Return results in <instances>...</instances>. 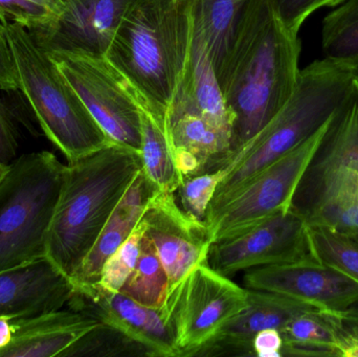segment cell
Wrapping results in <instances>:
<instances>
[{"label": "cell", "instance_id": "cell-1", "mask_svg": "<svg viewBox=\"0 0 358 357\" xmlns=\"http://www.w3.org/2000/svg\"><path fill=\"white\" fill-rule=\"evenodd\" d=\"M195 14L196 0H138L105 54L167 126L191 59Z\"/></svg>", "mask_w": 358, "mask_h": 357}, {"label": "cell", "instance_id": "cell-2", "mask_svg": "<svg viewBox=\"0 0 358 357\" xmlns=\"http://www.w3.org/2000/svg\"><path fill=\"white\" fill-rule=\"evenodd\" d=\"M142 168L140 152L115 143L65 168L46 238V258L69 280Z\"/></svg>", "mask_w": 358, "mask_h": 357}, {"label": "cell", "instance_id": "cell-3", "mask_svg": "<svg viewBox=\"0 0 358 357\" xmlns=\"http://www.w3.org/2000/svg\"><path fill=\"white\" fill-rule=\"evenodd\" d=\"M357 78L353 67L327 58L301 69L298 85L287 104L231 155L224 167L227 175L217 188L206 217L220 209L259 172L325 125L348 96Z\"/></svg>", "mask_w": 358, "mask_h": 357}, {"label": "cell", "instance_id": "cell-4", "mask_svg": "<svg viewBox=\"0 0 358 357\" xmlns=\"http://www.w3.org/2000/svg\"><path fill=\"white\" fill-rule=\"evenodd\" d=\"M18 80L46 138L66 157L78 161L111 144L48 52L19 23L0 15Z\"/></svg>", "mask_w": 358, "mask_h": 357}, {"label": "cell", "instance_id": "cell-5", "mask_svg": "<svg viewBox=\"0 0 358 357\" xmlns=\"http://www.w3.org/2000/svg\"><path fill=\"white\" fill-rule=\"evenodd\" d=\"M301 50L299 34L286 29L275 14L236 65L223 88L233 117L231 155L292 98L300 75Z\"/></svg>", "mask_w": 358, "mask_h": 357}, {"label": "cell", "instance_id": "cell-6", "mask_svg": "<svg viewBox=\"0 0 358 357\" xmlns=\"http://www.w3.org/2000/svg\"><path fill=\"white\" fill-rule=\"evenodd\" d=\"M292 209L309 226L358 235V78L332 117Z\"/></svg>", "mask_w": 358, "mask_h": 357}, {"label": "cell", "instance_id": "cell-7", "mask_svg": "<svg viewBox=\"0 0 358 357\" xmlns=\"http://www.w3.org/2000/svg\"><path fill=\"white\" fill-rule=\"evenodd\" d=\"M66 166L48 151L21 155L0 182V270L46 257Z\"/></svg>", "mask_w": 358, "mask_h": 357}, {"label": "cell", "instance_id": "cell-8", "mask_svg": "<svg viewBox=\"0 0 358 357\" xmlns=\"http://www.w3.org/2000/svg\"><path fill=\"white\" fill-rule=\"evenodd\" d=\"M331 119L287 154L259 172L206 218L213 242L245 232L292 209L296 189L315 159Z\"/></svg>", "mask_w": 358, "mask_h": 357}, {"label": "cell", "instance_id": "cell-9", "mask_svg": "<svg viewBox=\"0 0 358 357\" xmlns=\"http://www.w3.org/2000/svg\"><path fill=\"white\" fill-rule=\"evenodd\" d=\"M248 304V289L213 270L196 266L168 291L162 306L178 357H192Z\"/></svg>", "mask_w": 358, "mask_h": 357}, {"label": "cell", "instance_id": "cell-10", "mask_svg": "<svg viewBox=\"0 0 358 357\" xmlns=\"http://www.w3.org/2000/svg\"><path fill=\"white\" fill-rule=\"evenodd\" d=\"M48 54L111 142L141 153V104L129 80L105 56Z\"/></svg>", "mask_w": 358, "mask_h": 357}, {"label": "cell", "instance_id": "cell-11", "mask_svg": "<svg viewBox=\"0 0 358 357\" xmlns=\"http://www.w3.org/2000/svg\"><path fill=\"white\" fill-rule=\"evenodd\" d=\"M313 258L309 226L294 209L277 214L245 232L214 241L208 263L227 277L242 270Z\"/></svg>", "mask_w": 358, "mask_h": 357}, {"label": "cell", "instance_id": "cell-12", "mask_svg": "<svg viewBox=\"0 0 358 357\" xmlns=\"http://www.w3.org/2000/svg\"><path fill=\"white\" fill-rule=\"evenodd\" d=\"M245 289L279 293L338 318L358 316V281L315 258L246 270Z\"/></svg>", "mask_w": 358, "mask_h": 357}, {"label": "cell", "instance_id": "cell-13", "mask_svg": "<svg viewBox=\"0 0 358 357\" xmlns=\"http://www.w3.org/2000/svg\"><path fill=\"white\" fill-rule=\"evenodd\" d=\"M275 0H196L200 29L221 88L275 12Z\"/></svg>", "mask_w": 358, "mask_h": 357}, {"label": "cell", "instance_id": "cell-14", "mask_svg": "<svg viewBox=\"0 0 358 357\" xmlns=\"http://www.w3.org/2000/svg\"><path fill=\"white\" fill-rule=\"evenodd\" d=\"M169 279V291L196 266L208 262L213 241L206 222L185 213L176 193L157 195L142 218Z\"/></svg>", "mask_w": 358, "mask_h": 357}, {"label": "cell", "instance_id": "cell-15", "mask_svg": "<svg viewBox=\"0 0 358 357\" xmlns=\"http://www.w3.org/2000/svg\"><path fill=\"white\" fill-rule=\"evenodd\" d=\"M138 0H62L55 24L31 29L46 52H81L105 56L124 17Z\"/></svg>", "mask_w": 358, "mask_h": 357}, {"label": "cell", "instance_id": "cell-16", "mask_svg": "<svg viewBox=\"0 0 358 357\" xmlns=\"http://www.w3.org/2000/svg\"><path fill=\"white\" fill-rule=\"evenodd\" d=\"M67 305L73 312L127 333L146 346L153 357H178L162 309L143 305L122 293L105 291L98 284L73 289Z\"/></svg>", "mask_w": 358, "mask_h": 357}, {"label": "cell", "instance_id": "cell-17", "mask_svg": "<svg viewBox=\"0 0 358 357\" xmlns=\"http://www.w3.org/2000/svg\"><path fill=\"white\" fill-rule=\"evenodd\" d=\"M317 308L279 293L248 289V304L194 356H254L252 340L265 329L281 330L292 319Z\"/></svg>", "mask_w": 358, "mask_h": 357}, {"label": "cell", "instance_id": "cell-18", "mask_svg": "<svg viewBox=\"0 0 358 357\" xmlns=\"http://www.w3.org/2000/svg\"><path fill=\"white\" fill-rule=\"evenodd\" d=\"M73 291L71 281L46 257L0 270V316L16 320L57 312Z\"/></svg>", "mask_w": 358, "mask_h": 357}, {"label": "cell", "instance_id": "cell-19", "mask_svg": "<svg viewBox=\"0 0 358 357\" xmlns=\"http://www.w3.org/2000/svg\"><path fill=\"white\" fill-rule=\"evenodd\" d=\"M159 193L157 187L141 170L115 205L94 247L71 278L73 289L99 282L105 262L136 230Z\"/></svg>", "mask_w": 358, "mask_h": 357}, {"label": "cell", "instance_id": "cell-20", "mask_svg": "<svg viewBox=\"0 0 358 357\" xmlns=\"http://www.w3.org/2000/svg\"><path fill=\"white\" fill-rule=\"evenodd\" d=\"M183 113L203 117L231 138L233 117L215 73L206 40L196 25L189 66L172 103L168 119Z\"/></svg>", "mask_w": 358, "mask_h": 357}, {"label": "cell", "instance_id": "cell-21", "mask_svg": "<svg viewBox=\"0 0 358 357\" xmlns=\"http://www.w3.org/2000/svg\"><path fill=\"white\" fill-rule=\"evenodd\" d=\"M98 323L71 309L12 320V341L0 357H58Z\"/></svg>", "mask_w": 358, "mask_h": 357}, {"label": "cell", "instance_id": "cell-22", "mask_svg": "<svg viewBox=\"0 0 358 357\" xmlns=\"http://www.w3.org/2000/svg\"><path fill=\"white\" fill-rule=\"evenodd\" d=\"M168 128L172 150L183 149L195 155L204 172L227 167L231 155V136L191 113L170 117Z\"/></svg>", "mask_w": 358, "mask_h": 357}, {"label": "cell", "instance_id": "cell-23", "mask_svg": "<svg viewBox=\"0 0 358 357\" xmlns=\"http://www.w3.org/2000/svg\"><path fill=\"white\" fill-rule=\"evenodd\" d=\"M138 100L142 124V170L159 192L176 193L182 180L174 163L167 124L152 112L140 94Z\"/></svg>", "mask_w": 358, "mask_h": 357}, {"label": "cell", "instance_id": "cell-24", "mask_svg": "<svg viewBox=\"0 0 358 357\" xmlns=\"http://www.w3.org/2000/svg\"><path fill=\"white\" fill-rule=\"evenodd\" d=\"M342 320L320 310L292 319L280 330L284 341L282 356H336Z\"/></svg>", "mask_w": 358, "mask_h": 357}, {"label": "cell", "instance_id": "cell-25", "mask_svg": "<svg viewBox=\"0 0 358 357\" xmlns=\"http://www.w3.org/2000/svg\"><path fill=\"white\" fill-rule=\"evenodd\" d=\"M322 45L325 58L353 67L358 77V0H345L325 17Z\"/></svg>", "mask_w": 358, "mask_h": 357}, {"label": "cell", "instance_id": "cell-26", "mask_svg": "<svg viewBox=\"0 0 358 357\" xmlns=\"http://www.w3.org/2000/svg\"><path fill=\"white\" fill-rule=\"evenodd\" d=\"M168 289L167 272L155 245L144 234L138 263L120 293L143 305L161 309L167 297Z\"/></svg>", "mask_w": 358, "mask_h": 357}, {"label": "cell", "instance_id": "cell-27", "mask_svg": "<svg viewBox=\"0 0 358 357\" xmlns=\"http://www.w3.org/2000/svg\"><path fill=\"white\" fill-rule=\"evenodd\" d=\"M153 357L146 346L117 327L99 322L58 357Z\"/></svg>", "mask_w": 358, "mask_h": 357}, {"label": "cell", "instance_id": "cell-28", "mask_svg": "<svg viewBox=\"0 0 358 357\" xmlns=\"http://www.w3.org/2000/svg\"><path fill=\"white\" fill-rule=\"evenodd\" d=\"M311 255L358 281V235L309 226Z\"/></svg>", "mask_w": 358, "mask_h": 357}, {"label": "cell", "instance_id": "cell-29", "mask_svg": "<svg viewBox=\"0 0 358 357\" xmlns=\"http://www.w3.org/2000/svg\"><path fill=\"white\" fill-rule=\"evenodd\" d=\"M144 236L142 220L127 240L108 258L101 272L100 280L96 284L105 291L120 293L134 272L141 254V245Z\"/></svg>", "mask_w": 358, "mask_h": 357}, {"label": "cell", "instance_id": "cell-30", "mask_svg": "<svg viewBox=\"0 0 358 357\" xmlns=\"http://www.w3.org/2000/svg\"><path fill=\"white\" fill-rule=\"evenodd\" d=\"M227 175L225 168L204 172L183 180L176 192L181 209L191 217L206 221V212L219 184Z\"/></svg>", "mask_w": 358, "mask_h": 357}, {"label": "cell", "instance_id": "cell-31", "mask_svg": "<svg viewBox=\"0 0 358 357\" xmlns=\"http://www.w3.org/2000/svg\"><path fill=\"white\" fill-rule=\"evenodd\" d=\"M0 15L24 27L27 31L48 27L58 20L56 16L42 6L27 0H0Z\"/></svg>", "mask_w": 358, "mask_h": 357}, {"label": "cell", "instance_id": "cell-32", "mask_svg": "<svg viewBox=\"0 0 358 357\" xmlns=\"http://www.w3.org/2000/svg\"><path fill=\"white\" fill-rule=\"evenodd\" d=\"M345 0H275V12L284 27L299 34L305 21L317 10L334 8Z\"/></svg>", "mask_w": 358, "mask_h": 357}, {"label": "cell", "instance_id": "cell-33", "mask_svg": "<svg viewBox=\"0 0 358 357\" xmlns=\"http://www.w3.org/2000/svg\"><path fill=\"white\" fill-rule=\"evenodd\" d=\"M0 89L6 92L19 90L12 54H10L6 31L1 21H0Z\"/></svg>", "mask_w": 358, "mask_h": 357}, {"label": "cell", "instance_id": "cell-34", "mask_svg": "<svg viewBox=\"0 0 358 357\" xmlns=\"http://www.w3.org/2000/svg\"><path fill=\"white\" fill-rule=\"evenodd\" d=\"M336 352V356L358 357V316L342 320Z\"/></svg>", "mask_w": 358, "mask_h": 357}, {"label": "cell", "instance_id": "cell-35", "mask_svg": "<svg viewBox=\"0 0 358 357\" xmlns=\"http://www.w3.org/2000/svg\"><path fill=\"white\" fill-rule=\"evenodd\" d=\"M284 341L278 329H265L255 335L252 340L254 356L282 357Z\"/></svg>", "mask_w": 358, "mask_h": 357}, {"label": "cell", "instance_id": "cell-36", "mask_svg": "<svg viewBox=\"0 0 358 357\" xmlns=\"http://www.w3.org/2000/svg\"><path fill=\"white\" fill-rule=\"evenodd\" d=\"M0 144L12 152H17L16 127L13 123L12 115L8 107L0 101Z\"/></svg>", "mask_w": 358, "mask_h": 357}, {"label": "cell", "instance_id": "cell-37", "mask_svg": "<svg viewBox=\"0 0 358 357\" xmlns=\"http://www.w3.org/2000/svg\"><path fill=\"white\" fill-rule=\"evenodd\" d=\"M12 320L0 316V349L6 347L12 341Z\"/></svg>", "mask_w": 358, "mask_h": 357}, {"label": "cell", "instance_id": "cell-38", "mask_svg": "<svg viewBox=\"0 0 358 357\" xmlns=\"http://www.w3.org/2000/svg\"><path fill=\"white\" fill-rule=\"evenodd\" d=\"M27 1L37 4V6H42V8L48 10V12L54 14L58 19L60 18L61 15H62V0H27Z\"/></svg>", "mask_w": 358, "mask_h": 357}, {"label": "cell", "instance_id": "cell-39", "mask_svg": "<svg viewBox=\"0 0 358 357\" xmlns=\"http://www.w3.org/2000/svg\"><path fill=\"white\" fill-rule=\"evenodd\" d=\"M10 163L8 165V163H0V182L4 180L6 174H8V170H10Z\"/></svg>", "mask_w": 358, "mask_h": 357}]
</instances>
